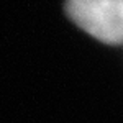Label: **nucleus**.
I'll list each match as a JSON object with an SVG mask.
<instances>
[{
  "label": "nucleus",
  "instance_id": "f257e3e1",
  "mask_svg": "<svg viewBox=\"0 0 123 123\" xmlns=\"http://www.w3.org/2000/svg\"><path fill=\"white\" fill-rule=\"evenodd\" d=\"M66 12L80 30L108 44H123V0H67Z\"/></svg>",
  "mask_w": 123,
  "mask_h": 123
}]
</instances>
